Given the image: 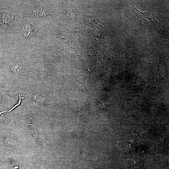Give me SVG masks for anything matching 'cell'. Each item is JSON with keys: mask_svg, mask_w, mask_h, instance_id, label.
<instances>
[{"mask_svg": "<svg viewBox=\"0 0 169 169\" xmlns=\"http://www.w3.org/2000/svg\"><path fill=\"white\" fill-rule=\"evenodd\" d=\"M129 100L139 106L148 114L162 117L166 115L165 109L155 104L145 96H131L129 97Z\"/></svg>", "mask_w": 169, "mask_h": 169, "instance_id": "1", "label": "cell"}, {"mask_svg": "<svg viewBox=\"0 0 169 169\" xmlns=\"http://www.w3.org/2000/svg\"><path fill=\"white\" fill-rule=\"evenodd\" d=\"M144 158V152L140 149L136 150L134 155L133 164L136 168H139L142 165Z\"/></svg>", "mask_w": 169, "mask_h": 169, "instance_id": "2", "label": "cell"}, {"mask_svg": "<svg viewBox=\"0 0 169 169\" xmlns=\"http://www.w3.org/2000/svg\"><path fill=\"white\" fill-rule=\"evenodd\" d=\"M134 145L133 142L130 141L126 140L123 144L122 149L125 155L128 154L133 151Z\"/></svg>", "mask_w": 169, "mask_h": 169, "instance_id": "3", "label": "cell"}, {"mask_svg": "<svg viewBox=\"0 0 169 169\" xmlns=\"http://www.w3.org/2000/svg\"><path fill=\"white\" fill-rule=\"evenodd\" d=\"M154 144L156 145V147L159 148L162 147L165 144V139L163 137H158L155 140Z\"/></svg>", "mask_w": 169, "mask_h": 169, "instance_id": "4", "label": "cell"}, {"mask_svg": "<svg viewBox=\"0 0 169 169\" xmlns=\"http://www.w3.org/2000/svg\"><path fill=\"white\" fill-rule=\"evenodd\" d=\"M46 56V59L49 61L55 62L58 61L57 56L51 52H49V53L47 54Z\"/></svg>", "mask_w": 169, "mask_h": 169, "instance_id": "5", "label": "cell"}, {"mask_svg": "<svg viewBox=\"0 0 169 169\" xmlns=\"http://www.w3.org/2000/svg\"><path fill=\"white\" fill-rule=\"evenodd\" d=\"M12 70L14 73H20L22 72V68L19 66L15 65L13 66Z\"/></svg>", "mask_w": 169, "mask_h": 169, "instance_id": "6", "label": "cell"}]
</instances>
